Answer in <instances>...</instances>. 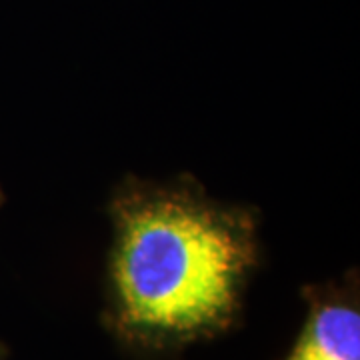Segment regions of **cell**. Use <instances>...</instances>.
Wrapping results in <instances>:
<instances>
[{"mask_svg":"<svg viewBox=\"0 0 360 360\" xmlns=\"http://www.w3.org/2000/svg\"><path fill=\"white\" fill-rule=\"evenodd\" d=\"M255 260L252 226L240 214L191 194H132L116 210V330L153 350L219 335L238 314Z\"/></svg>","mask_w":360,"mask_h":360,"instance_id":"cell-1","label":"cell"},{"mask_svg":"<svg viewBox=\"0 0 360 360\" xmlns=\"http://www.w3.org/2000/svg\"><path fill=\"white\" fill-rule=\"evenodd\" d=\"M288 360H360V312L350 298H321Z\"/></svg>","mask_w":360,"mask_h":360,"instance_id":"cell-2","label":"cell"},{"mask_svg":"<svg viewBox=\"0 0 360 360\" xmlns=\"http://www.w3.org/2000/svg\"><path fill=\"white\" fill-rule=\"evenodd\" d=\"M0 360H6V348L0 345Z\"/></svg>","mask_w":360,"mask_h":360,"instance_id":"cell-3","label":"cell"},{"mask_svg":"<svg viewBox=\"0 0 360 360\" xmlns=\"http://www.w3.org/2000/svg\"><path fill=\"white\" fill-rule=\"evenodd\" d=\"M0 202H2V193H0Z\"/></svg>","mask_w":360,"mask_h":360,"instance_id":"cell-4","label":"cell"}]
</instances>
